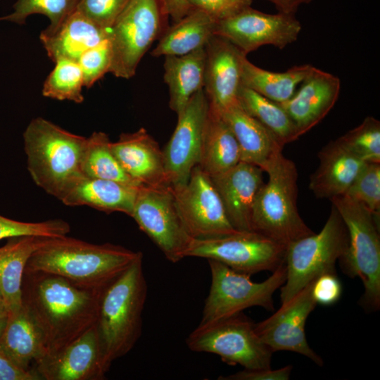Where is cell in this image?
Instances as JSON below:
<instances>
[{"instance_id":"cell-1","label":"cell","mask_w":380,"mask_h":380,"mask_svg":"<svg viewBox=\"0 0 380 380\" xmlns=\"http://www.w3.org/2000/svg\"><path fill=\"white\" fill-rule=\"evenodd\" d=\"M104 290H84L55 274L24 272L23 307L39 331L46 355L61 350L95 325Z\"/></svg>"},{"instance_id":"cell-2","label":"cell","mask_w":380,"mask_h":380,"mask_svg":"<svg viewBox=\"0 0 380 380\" xmlns=\"http://www.w3.org/2000/svg\"><path fill=\"white\" fill-rule=\"evenodd\" d=\"M142 255L110 243L94 244L66 236L48 238L31 255L24 272L55 274L84 290H104Z\"/></svg>"},{"instance_id":"cell-3","label":"cell","mask_w":380,"mask_h":380,"mask_svg":"<svg viewBox=\"0 0 380 380\" xmlns=\"http://www.w3.org/2000/svg\"><path fill=\"white\" fill-rule=\"evenodd\" d=\"M143 255L103 291L96 329L106 372L117 359L127 354L140 338L147 284Z\"/></svg>"},{"instance_id":"cell-4","label":"cell","mask_w":380,"mask_h":380,"mask_svg":"<svg viewBox=\"0 0 380 380\" xmlns=\"http://www.w3.org/2000/svg\"><path fill=\"white\" fill-rule=\"evenodd\" d=\"M87 139L42 117L32 119L23 133V141L34 182L61 201L85 177L82 164Z\"/></svg>"},{"instance_id":"cell-5","label":"cell","mask_w":380,"mask_h":380,"mask_svg":"<svg viewBox=\"0 0 380 380\" xmlns=\"http://www.w3.org/2000/svg\"><path fill=\"white\" fill-rule=\"evenodd\" d=\"M268 180L255 197L251 215V229L287 246L314 234L300 217L297 207L298 173L294 162L282 152L265 165Z\"/></svg>"},{"instance_id":"cell-6","label":"cell","mask_w":380,"mask_h":380,"mask_svg":"<svg viewBox=\"0 0 380 380\" xmlns=\"http://www.w3.org/2000/svg\"><path fill=\"white\" fill-rule=\"evenodd\" d=\"M330 201L348 231V248L338 260L342 272L362 280L365 291L360 304L367 311H376L380 308L379 217L345 194Z\"/></svg>"},{"instance_id":"cell-7","label":"cell","mask_w":380,"mask_h":380,"mask_svg":"<svg viewBox=\"0 0 380 380\" xmlns=\"http://www.w3.org/2000/svg\"><path fill=\"white\" fill-rule=\"evenodd\" d=\"M348 245L346 224L331 205L329 216L319 233L300 238L286 246V278L280 287L281 304L319 275L336 272V262L345 253Z\"/></svg>"},{"instance_id":"cell-8","label":"cell","mask_w":380,"mask_h":380,"mask_svg":"<svg viewBox=\"0 0 380 380\" xmlns=\"http://www.w3.org/2000/svg\"><path fill=\"white\" fill-rule=\"evenodd\" d=\"M211 284L198 325H205L260 306L273 310V294L286 281V268L281 263L267 279L253 281L249 274L232 270L222 262L208 260Z\"/></svg>"},{"instance_id":"cell-9","label":"cell","mask_w":380,"mask_h":380,"mask_svg":"<svg viewBox=\"0 0 380 380\" xmlns=\"http://www.w3.org/2000/svg\"><path fill=\"white\" fill-rule=\"evenodd\" d=\"M186 343L194 352L219 355L228 365L247 369L271 368L273 352L260 340L253 323L243 312L198 327Z\"/></svg>"},{"instance_id":"cell-10","label":"cell","mask_w":380,"mask_h":380,"mask_svg":"<svg viewBox=\"0 0 380 380\" xmlns=\"http://www.w3.org/2000/svg\"><path fill=\"white\" fill-rule=\"evenodd\" d=\"M158 0H130L109 29L111 51L109 72L129 79L161 30Z\"/></svg>"},{"instance_id":"cell-11","label":"cell","mask_w":380,"mask_h":380,"mask_svg":"<svg viewBox=\"0 0 380 380\" xmlns=\"http://www.w3.org/2000/svg\"><path fill=\"white\" fill-rule=\"evenodd\" d=\"M286 247L254 231L206 239H192L184 257L214 260L251 275L275 270L284 262Z\"/></svg>"},{"instance_id":"cell-12","label":"cell","mask_w":380,"mask_h":380,"mask_svg":"<svg viewBox=\"0 0 380 380\" xmlns=\"http://www.w3.org/2000/svg\"><path fill=\"white\" fill-rule=\"evenodd\" d=\"M130 217L167 260L175 263L185 258L192 238L181 220L170 186H141Z\"/></svg>"},{"instance_id":"cell-13","label":"cell","mask_w":380,"mask_h":380,"mask_svg":"<svg viewBox=\"0 0 380 380\" xmlns=\"http://www.w3.org/2000/svg\"><path fill=\"white\" fill-rule=\"evenodd\" d=\"M208 113L203 89L177 115L176 127L162 151L166 182L172 189L185 186L191 170L199 163Z\"/></svg>"},{"instance_id":"cell-14","label":"cell","mask_w":380,"mask_h":380,"mask_svg":"<svg viewBox=\"0 0 380 380\" xmlns=\"http://www.w3.org/2000/svg\"><path fill=\"white\" fill-rule=\"evenodd\" d=\"M172 190L181 220L192 239L220 236L236 231L227 218L210 176L198 165L185 186Z\"/></svg>"},{"instance_id":"cell-15","label":"cell","mask_w":380,"mask_h":380,"mask_svg":"<svg viewBox=\"0 0 380 380\" xmlns=\"http://www.w3.org/2000/svg\"><path fill=\"white\" fill-rule=\"evenodd\" d=\"M300 31L301 24L294 14H269L250 6L217 21L214 34L247 55L264 45L283 49L297 40Z\"/></svg>"},{"instance_id":"cell-16","label":"cell","mask_w":380,"mask_h":380,"mask_svg":"<svg viewBox=\"0 0 380 380\" xmlns=\"http://www.w3.org/2000/svg\"><path fill=\"white\" fill-rule=\"evenodd\" d=\"M313 281L288 302L281 304L272 316L255 324V330L273 353L295 352L322 366V357L310 347L305 333L307 318L317 305L312 295Z\"/></svg>"},{"instance_id":"cell-17","label":"cell","mask_w":380,"mask_h":380,"mask_svg":"<svg viewBox=\"0 0 380 380\" xmlns=\"http://www.w3.org/2000/svg\"><path fill=\"white\" fill-rule=\"evenodd\" d=\"M203 90L209 109L217 114L239 103L243 59L242 51L227 39L214 34L205 46Z\"/></svg>"},{"instance_id":"cell-18","label":"cell","mask_w":380,"mask_h":380,"mask_svg":"<svg viewBox=\"0 0 380 380\" xmlns=\"http://www.w3.org/2000/svg\"><path fill=\"white\" fill-rule=\"evenodd\" d=\"M35 365L34 371L41 379H103L106 372L96 325L61 350L45 355Z\"/></svg>"},{"instance_id":"cell-19","label":"cell","mask_w":380,"mask_h":380,"mask_svg":"<svg viewBox=\"0 0 380 380\" xmlns=\"http://www.w3.org/2000/svg\"><path fill=\"white\" fill-rule=\"evenodd\" d=\"M263 172L257 165L240 161L223 172L210 176L227 218L237 231H252V210L265 183Z\"/></svg>"},{"instance_id":"cell-20","label":"cell","mask_w":380,"mask_h":380,"mask_svg":"<svg viewBox=\"0 0 380 380\" xmlns=\"http://www.w3.org/2000/svg\"><path fill=\"white\" fill-rule=\"evenodd\" d=\"M340 90L338 77L314 67L299 89L279 104L293 120L300 137L329 113L338 100Z\"/></svg>"},{"instance_id":"cell-21","label":"cell","mask_w":380,"mask_h":380,"mask_svg":"<svg viewBox=\"0 0 380 380\" xmlns=\"http://www.w3.org/2000/svg\"><path fill=\"white\" fill-rule=\"evenodd\" d=\"M112 151L125 172L141 186H168L163 151L146 129L122 133L111 142Z\"/></svg>"},{"instance_id":"cell-22","label":"cell","mask_w":380,"mask_h":380,"mask_svg":"<svg viewBox=\"0 0 380 380\" xmlns=\"http://www.w3.org/2000/svg\"><path fill=\"white\" fill-rule=\"evenodd\" d=\"M319 165L310 175L309 188L315 197L329 198L344 194L365 165L338 138L318 153Z\"/></svg>"},{"instance_id":"cell-23","label":"cell","mask_w":380,"mask_h":380,"mask_svg":"<svg viewBox=\"0 0 380 380\" xmlns=\"http://www.w3.org/2000/svg\"><path fill=\"white\" fill-rule=\"evenodd\" d=\"M140 186L84 177L61 201L68 206L87 205L106 213L120 212L131 216Z\"/></svg>"},{"instance_id":"cell-24","label":"cell","mask_w":380,"mask_h":380,"mask_svg":"<svg viewBox=\"0 0 380 380\" xmlns=\"http://www.w3.org/2000/svg\"><path fill=\"white\" fill-rule=\"evenodd\" d=\"M232 131L239 144L241 161L262 169L284 146L256 119L248 114L239 103L219 114Z\"/></svg>"},{"instance_id":"cell-25","label":"cell","mask_w":380,"mask_h":380,"mask_svg":"<svg viewBox=\"0 0 380 380\" xmlns=\"http://www.w3.org/2000/svg\"><path fill=\"white\" fill-rule=\"evenodd\" d=\"M108 35V30L75 11L55 34L39 38L48 56L55 63L60 59L77 61L86 51L107 40Z\"/></svg>"},{"instance_id":"cell-26","label":"cell","mask_w":380,"mask_h":380,"mask_svg":"<svg viewBox=\"0 0 380 380\" xmlns=\"http://www.w3.org/2000/svg\"><path fill=\"white\" fill-rule=\"evenodd\" d=\"M48 238L50 237H11L0 247V290L8 315L22 308V279L26 263Z\"/></svg>"},{"instance_id":"cell-27","label":"cell","mask_w":380,"mask_h":380,"mask_svg":"<svg viewBox=\"0 0 380 380\" xmlns=\"http://www.w3.org/2000/svg\"><path fill=\"white\" fill-rule=\"evenodd\" d=\"M205 65V47L182 56H165L164 80L169 87V106L177 115L203 89Z\"/></svg>"},{"instance_id":"cell-28","label":"cell","mask_w":380,"mask_h":380,"mask_svg":"<svg viewBox=\"0 0 380 380\" xmlns=\"http://www.w3.org/2000/svg\"><path fill=\"white\" fill-rule=\"evenodd\" d=\"M216 23L205 12L192 9L167 29L151 55L182 56L205 47L215 34Z\"/></svg>"},{"instance_id":"cell-29","label":"cell","mask_w":380,"mask_h":380,"mask_svg":"<svg viewBox=\"0 0 380 380\" xmlns=\"http://www.w3.org/2000/svg\"><path fill=\"white\" fill-rule=\"evenodd\" d=\"M0 348L18 367L29 371L31 362L36 363L47 354L39 331L23 307L8 315Z\"/></svg>"},{"instance_id":"cell-30","label":"cell","mask_w":380,"mask_h":380,"mask_svg":"<svg viewBox=\"0 0 380 380\" xmlns=\"http://www.w3.org/2000/svg\"><path fill=\"white\" fill-rule=\"evenodd\" d=\"M241 161L238 142L220 115L209 109L198 166L209 176L223 172Z\"/></svg>"},{"instance_id":"cell-31","label":"cell","mask_w":380,"mask_h":380,"mask_svg":"<svg viewBox=\"0 0 380 380\" xmlns=\"http://www.w3.org/2000/svg\"><path fill=\"white\" fill-rule=\"evenodd\" d=\"M313 68L310 64H303L293 66L285 72H272L255 65L246 57L242 64L241 85L281 103L294 94L297 86Z\"/></svg>"},{"instance_id":"cell-32","label":"cell","mask_w":380,"mask_h":380,"mask_svg":"<svg viewBox=\"0 0 380 380\" xmlns=\"http://www.w3.org/2000/svg\"><path fill=\"white\" fill-rule=\"evenodd\" d=\"M238 101L248 114L270 130L283 146L300 137L293 120L279 103L243 85L239 91Z\"/></svg>"},{"instance_id":"cell-33","label":"cell","mask_w":380,"mask_h":380,"mask_svg":"<svg viewBox=\"0 0 380 380\" xmlns=\"http://www.w3.org/2000/svg\"><path fill=\"white\" fill-rule=\"evenodd\" d=\"M110 144L108 134L102 132H94L87 138L82 164L84 175L140 186L122 169Z\"/></svg>"},{"instance_id":"cell-34","label":"cell","mask_w":380,"mask_h":380,"mask_svg":"<svg viewBox=\"0 0 380 380\" xmlns=\"http://www.w3.org/2000/svg\"><path fill=\"white\" fill-rule=\"evenodd\" d=\"M79 1L17 0L13 5V11L0 17V20L23 25L31 15H44L49 19L50 24L42 31L39 37H48L55 34L65 20L76 11Z\"/></svg>"},{"instance_id":"cell-35","label":"cell","mask_w":380,"mask_h":380,"mask_svg":"<svg viewBox=\"0 0 380 380\" xmlns=\"http://www.w3.org/2000/svg\"><path fill=\"white\" fill-rule=\"evenodd\" d=\"M82 73L77 61L60 59L55 62L54 68L43 84L42 95L81 103L84 101Z\"/></svg>"},{"instance_id":"cell-36","label":"cell","mask_w":380,"mask_h":380,"mask_svg":"<svg viewBox=\"0 0 380 380\" xmlns=\"http://www.w3.org/2000/svg\"><path fill=\"white\" fill-rule=\"evenodd\" d=\"M338 139L363 162L380 163V122L375 118L367 116Z\"/></svg>"},{"instance_id":"cell-37","label":"cell","mask_w":380,"mask_h":380,"mask_svg":"<svg viewBox=\"0 0 380 380\" xmlns=\"http://www.w3.org/2000/svg\"><path fill=\"white\" fill-rule=\"evenodd\" d=\"M345 195L380 216V163H365Z\"/></svg>"},{"instance_id":"cell-38","label":"cell","mask_w":380,"mask_h":380,"mask_svg":"<svg viewBox=\"0 0 380 380\" xmlns=\"http://www.w3.org/2000/svg\"><path fill=\"white\" fill-rule=\"evenodd\" d=\"M70 232V224L62 219L39 222H26L12 220L0 215V240L20 236L62 237Z\"/></svg>"},{"instance_id":"cell-39","label":"cell","mask_w":380,"mask_h":380,"mask_svg":"<svg viewBox=\"0 0 380 380\" xmlns=\"http://www.w3.org/2000/svg\"><path fill=\"white\" fill-rule=\"evenodd\" d=\"M84 87L90 88L110 70L111 51L108 39L86 51L77 60Z\"/></svg>"},{"instance_id":"cell-40","label":"cell","mask_w":380,"mask_h":380,"mask_svg":"<svg viewBox=\"0 0 380 380\" xmlns=\"http://www.w3.org/2000/svg\"><path fill=\"white\" fill-rule=\"evenodd\" d=\"M130 0H80L76 11L109 30Z\"/></svg>"},{"instance_id":"cell-41","label":"cell","mask_w":380,"mask_h":380,"mask_svg":"<svg viewBox=\"0 0 380 380\" xmlns=\"http://www.w3.org/2000/svg\"><path fill=\"white\" fill-rule=\"evenodd\" d=\"M191 9H199L217 22L251 6L252 0H186Z\"/></svg>"},{"instance_id":"cell-42","label":"cell","mask_w":380,"mask_h":380,"mask_svg":"<svg viewBox=\"0 0 380 380\" xmlns=\"http://www.w3.org/2000/svg\"><path fill=\"white\" fill-rule=\"evenodd\" d=\"M341 293V283L336 272L322 274L313 281L312 295L317 304L333 305L338 300Z\"/></svg>"},{"instance_id":"cell-43","label":"cell","mask_w":380,"mask_h":380,"mask_svg":"<svg viewBox=\"0 0 380 380\" xmlns=\"http://www.w3.org/2000/svg\"><path fill=\"white\" fill-rule=\"evenodd\" d=\"M293 366L287 365L277 369L272 368L247 369H243L236 373L220 376V380H287L289 379Z\"/></svg>"},{"instance_id":"cell-44","label":"cell","mask_w":380,"mask_h":380,"mask_svg":"<svg viewBox=\"0 0 380 380\" xmlns=\"http://www.w3.org/2000/svg\"><path fill=\"white\" fill-rule=\"evenodd\" d=\"M34 371L25 370L15 364L0 348V380H39Z\"/></svg>"},{"instance_id":"cell-45","label":"cell","mask_w":380,"mask_h":380,"mask_svg":"<svg viewBox=\"0 0 380 380\" xmlns=\"http://www.w3.org/2000/svg\"><path fill=\"white\" fill-rule=\"evenodd\" d=\"M164 14L170 15L175 22L186 15L191 9L186 0H160Z\"/></svg>"},{"instance_id":"cell-46","label":"cell","mask_w":380,"mask_h":380,"mask_svg":"<svg viewBox=\"0 0 380 380\" xmlns=\"http://www.w3.org/2000/svg\"><path fill=\"white\" fill-rule=\"evenodd\" d=\"M277 9L278 12L294 14L300 6L310 4L312 0H267Z\"/></svg>"},{"instance_id":"cell-47","label":"cell","mask_w":380,"mask_h":380,"mask_svg":"<svg viewBox=\"0 0 380 380\" xmlns=\"http://www.w3.org/2000/svg\"><path fill=\"white\" fill-rule=\"evenodd\" d=\"M8 312L4 303V301L0 302V319L8 317Z\"/></svg>"},{"instance_id":"cell-48","label":"cell","mask_w":380,"mask_h":380,"mask_svg":"<svg viewBox=\"0 0 380 380\" xmlns=\"http://www.w3.org/2000/svg\"><path fill=\"white\" fill-rule=\"evenodd\" d=\"M6 322H7V317L4 318V319H0V337L2 335L3 331H4V329H5Z\"/></svg>"},{"instance_id":"cell-49","label":"cell","mask_w":380,"mask_h":380,"mask_svg":"<svg viewBox=\"0 0 380 380\" xmlns=\"http://www.w3.org/2000/svg\"><path fill=\"white\" fill-rule=\"evenodd\" d=\"M4 301L1 291L0 290V302Z\"/></svg>"}]
</instances>
